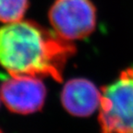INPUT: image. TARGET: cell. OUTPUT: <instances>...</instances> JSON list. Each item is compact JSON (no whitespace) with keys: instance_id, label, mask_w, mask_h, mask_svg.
Wrapping results in <instances>:
<instances>
[{"instance_id":"6da1fadb","label":"cell","mask_w":133,"mask_h":133,"mask_svg":"<svg viewBox=\"0 0 133 133\" xmlns=\"http://www.w3.org/2000/svg\"><path fill=\"white\" fill-rule=\"evenodd\" d=\"M75 52L72 42L35 21H19L0 28V65L11 76L62 81L66 62Z\"/></svg>"},{"instance_id":"7a4b0ae2","label":"cell","mask_w":133,"mask_h":133,"mask_svg":"<svg viewBox=\"0 0 133 133\" xmlns=\"http://www.w3.org/2000/svg\"><path fill=\"white\" fill-rule=\"evenodd\" d=\"M101 133H133V68H128L102 91Z\"/></svg>"},{"instance_id":"3957f363","label":"cell","mask_w":133,"mask_h":133,"mask_svg":"<svg viewBox=\"0 0 133 133\" xmlns=\"http://www.w3.org/2000/svg\"><path fill=\"white\" fill-rule=\"evenodd\" d=\"M53 31L72 42L88 37L96 27V8L91 0H55L48 11Z\"/></svg>"},{"instance_id":"277c9868","label":"cell","mask_w":133,"mask_h":133,"mask_svg":"<svg viewBox=\"0 0 133 133\" xmlns=\"http://www.w3.org/2000/svg\"><path fill=\"white\" fill-rule=\"evenodd\" d=\"M0 97L8 110L28 115L40 111L46 98V88L40 78L11 76L0 89Z\"/></svg>"},{"instance_id":"5b68a950","label":"cell","mask_w":133,"mask_h":133,"mask_svg":"<svg viewBox=\"0 0 133 133\" xmlns=\"http://www.w3.org/2000/svg\"><path fill=\"white\" fill-rule=\"evenodd\" d=\"M101 96L102 92L91 81L76 78L66 82L60 100L68 113L78 117H87L99 109Z\"/></svg>"},{"instance_id":"8992f818","label":"cell","mask_w":133,"mask_h":133,"mask_svg":"<svg viewBox=\"0 0 133 133\" xmlns=\"http://www.w3.org/2000/svg\"><path fill=\"white\" fill-rule=\"evenodd\" d=\"M30 6L29 0H0V22L21 21Z\"/></svg>"},{"instance_id":"52a82bcc","label":"cell","mask_w":133,"mask_h":133,"mask_svg":"<svg viewBox=\"0 0 133 133\" xmlns=\"http://www.w3.org/2000/svg\"><path fill=\"white\" fill-rule=\"evenodd\" d=\"M0 133H3V132H2V130H1V129H0Z\"/></svg>"}]
</instances>
